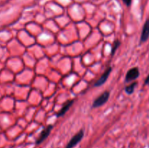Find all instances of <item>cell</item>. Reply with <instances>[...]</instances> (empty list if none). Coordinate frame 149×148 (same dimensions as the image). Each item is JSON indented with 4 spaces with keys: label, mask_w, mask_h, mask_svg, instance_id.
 Returning <instances> with one entry per match:
<instances>
[{
    "label": "cell",
    "mask_w": 149,
    "mask_h": 148,
    "mask_svg": "<svg viewBox=\"0 0 149 148\" xmlns=\"http://www.w3.org/2000/svg\"><path fill=\"white\" fill-rule=\"evenodd\" d=\"M110 96V93L109 91H106V92L103 93L100 96H99L97 99L94 101V103L93 104V107H98L104 104L106 102L108 101Z\"/></svg>",
    "instance_id": "6da1fadb"
},
{
    "label": "cell",
    "mask_w": 149,
    "mask_h": 148,
    "mask_svg": "<svg viewBox=\"0 0 149 148\" xmlns=\"http://www.w3.org/2000/svg\"><path fill=\"white\" fill-rule=\"evenodd\" d=\"M83 136H84V131L82 130L79 131L75 136H73L65 148H73L74 147H75L81 140Z\"/></svg>",
    "instance_id": "7a4b0ae2"
},
{
    "label": "cell",
    "mask_w": 149,
    "mask_h": 148,
    "mask_svg": "<svg viewBox=\"0 0 149 148\" xmlns=\"http://www.w3.org/2000/svg\"><path fill=\"white\" fill-rule=\"evenodd\" d=\"M139 70L138 68H133L132 69L129 70L128 72L127 73L126 77H125V80L126 81H130L132 80H135L139 76Z\"/></svg>",
    "instance_id": "3957f363"
},
{
    "label": "cell",
    "mask_w": 149,
    "mask_h": 148,
    "mask_svg": "<svg viewBox=\"0 0 149 148\" xmlns=\"http://www.w3.org/2000/svg\"><path fill=\"white\" fill-rule=\"evenodd\" d=\"M111 72V68H109L106 71H105L104 73L101 75L100 78L97 81V82L95 84V86H100L103 85L105 82L106 81L107 78H109V75H110Z\"/></svg>",
    "instance_id": "277c9868"
},
{
    "label": "cell",
    "mask_w": 149,
    "mask_h": 148,
    "mask_svg": "<svg viewBox=\"0 0 149 148\" xmlns=\"http://www.w3.org/2000/svg\"><path fill=\"white\" fill-rule=\"evenodd\" d=\"M52 125H49V126H47L46 129H45L43 131H42V132L41 133L40 136H39V139H38L37 141H36V144H37V145L42 143V142H43V141L45 140V139H46L48 136H49V134L50 133V131H51V130H52Z\"/></svg>",
    "instance_id": "5b68a950"
},
{
    "label": "cell",
    "mask_w": 149,
    "mask_h": 148,
    "mask_svg": "<svg viewBox=\"0 0 149 148\" xmlns=\"http://www.w3.org/2000/svg\"><path fill=\"white\" fill-rule=\"evenodd\" d=\"M149 38V19L146 20L143 26L142 34H141V42L146 41Z\"/></svg>",
    "instance_id": "8992f818"
},
{
    "label": "cell",
    "mask_w": 149,
    "mask_h": 148,
    "mask_svg": "<svg viewBox=\"0 0 149 148\" xmlns=\"http://www.w3.org/2000/svg\"><path fill=\"white\" fill-rule=\"evenodd\" d=\"M73 102H74V101H73V100H71V101H68V102H67L66 104H65V105L62 107V108H61V110H60L58 113H57V116L60 117V116L63 115L65 114V113H66L68 110H69V108L71 107V105L73 104Z\"/></svg>",
    "instance_id": "52a82bcc"
},
{
    "label": "cell",
    "mask_w": 149,
    "mask_h": 148,
    "mask_svg": "<svg viewBox=\"0 0 149 148\" xmlns=\"http://www.w3.org/2000/svg\"><path fill=\"white\" fill-rule=\"evenodd\" d=\"M136 85H137V83L135 82L133 83V84H131V85L128 86H127L126 88H125V91H126L128 94H132L134 90H135V86H136Z\"/></svg>",
    "instance_id": "ba28073f"
},
{
    "label": "cell",
    "mask_w": 149,
    "mask_h": 148,
    "mask_svg": "<svg viewBox=\"0 0 149 148\" xmlns=\"http://www.w3.org/2000/svg\"><path fill=\"white\" fill-rule=\"evenodd\" d=\"M119 45H120V41H116L114 42V44H113V48H112L111 50V55H113V54L115 53V52H116L117 48L119 46Z\"/></svg>",
    "instance_id": "9c48e42d"
},
{
    "label": "cell",
    "mask_w": 149,
    "mask_h": 148,
    "mask_svg": "<svg viewBox=\"0 0 149 148\" xmlns=\"http://www.w3.org/2000/svg\"><path fill=\"white\" fill-rule=\"evenodd\" d=\"M123 1L125 3L126 5L130 6L131 4V2H132V0H123Z\"/></svg>",
    "instance_id": "30bf717a"
},
{
    "label": "cell",
    "mask_w": 149,
    "mask_h": 148,
    "mask_svg": "<svg viewBox=\"0 0 149 148\" xmlns=\"http://www.w3.org/2000/svg\"><path fill=\"white\" fill-rule=\"evenodd\" d=\"M149 84V75H148V77L146 78V79L145 80V84L146 85H147V84Z\"/></svg>",
    "instance_id": "8fae6325"
}]
</instances>
